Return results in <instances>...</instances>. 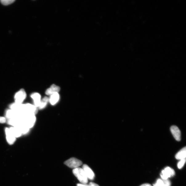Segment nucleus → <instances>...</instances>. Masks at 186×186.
<instances>
[{
    "instance_id": "f257e3e1",
    "label": "nucleus",
    "mask_w": 186,
    "mask_h": 186,
    "mask_svg": "<svg viewBox=\"0 0 186 186\" xmlns=\"http://www.w3.org/2000/svg\"><path fill=\"white\" fill-rule=\"evenodd\" d=\"M72 172L81 184H87L88 179L82 168H75Z\"/></svg>"
},
{
    "instance_id": "f03ea898",
    "label": "nucleus",
    "mask_w": 186,
    "mask_h": 186,
    "mask_svg": "<svg viewBox=\"0 0 186 186\" xmlns=\"http://www.w3.org/2000/svg\"><path fill=\"white\" fill-rule=\"evenodd\" d=\"M21 119L22 123L29 129H30L34 126L36 122V118L34 115L24 114L22 116Z\"/></svg>"
},
{
    "instance_id": "7ed1b4c3",
    "label": "nucleus",
    "mask_w": 186,
    "mask_h": 186,
    "mask_svg": "<svg viewBox=\"0 0 186 186\" xmlns=\"http://www.w3.org/2000/svg\"><path fill=\"white\" fill-rule=\"evenodd\" d=\"M38 112V107L30 103L23 104L22 113L24 114L35 115Z\"/></svg>"
},
{
    "instance_id": "20e7f679",
    "label": "nucleus",
    "mask_w": 186,
    "mask_h": 186,
    "mask_svg": "<svg viewBox=\"0 0 186 186\" xmlns=\"http://www.w3.org/2000/svg\"><path fill=\"white\" fill-rule=\"evenodd\" d=\"M64 164L69 168H79L82 164V161L77 158H72L66 161Z\"/></svg>"
},
{
    "instance_id": "39448f33",
    "label": "nucleus",
    "mask_w": 186,
    "mask_h": 186,
    "mask_svg": "<svg viewBox=\"0 0 186 186\" xmlns=\"http://www.w3.org/2000/svg\"><path fill=\"white\" fill-rule=\"evenodd\" d=\"M175 174V171L172 168L167 167L162 170L160 176L162 180H165L173 176Z\"/></svg>"
},
{
    "instance_id": "423d86ee",
    "label": "nucleus",
    "mask_w": 186,
    "mask_h": 186,
    "mask_svg": "<svg viewBox=\"0 0 186 186\" xmlns=\"http://www.w3.org/2000/svg\"><path fill=\"white\" fill-rule=\"evenodd\" d=\"M26 97V94L24 89H22L17 92L14 96L15 103L22 104Z\"/></svg>"
},
{
    "instance_id": "0eeeda50",
    "label": "nucleus",
    "mask_w": 186,
    "mask_h": 186,
    "mask_svg": "<svg viewBox=\"0 0 186 186\" xmlns=\"http://www.w3.org/2000/svg\"><path fill=\"white\" fill-rule=\"evenodd\" d=\"M170 131L173 137L177 141H180L181 140V132L178 127L172 126L170 127Z\"/></svg>"
},
{
    "instance_id": "6e6552de",
    "label": "nucleus",
    "mask_w": 186,
    "mask_h": 186,
    "mask_svg": "<svg viewBox=\"0 0 186 186\" xmlns=\"http://www.w3.org/2000/svg\"><path fill=\"white\" fill-rule=\"evenodd\" d=\"M85 172L86 175L88 179L92 180L95 177V174L93 171L88 165L84 164L82 168Z\"/></svg>"
},
{
    "instance_id": "1a4fd4ad",
    "label": "nucleus",
    "mask_w": 186,
    "mask_h": 186,
    "mask_svg": "<svg viewBox=\"0 0 186 186\" xmlns=\"http://www.w3.org/2000/svg\"><path fill=\"white\" fill-rule=\"evenodd\" d=\"M24 115L13 110H9L6 111V116L8 119L20 118Z\"/></svg>"
},
{
    "instance_id": "9d476101",
    "label": "nucleus",
    "mask_w": 186,
    "mask_h": 186,
    "mask_svg": "<svg viewBox=\"0 0 186 186\" xmlns=\"http://www.w3.org/2000/svg\"><path fill=\"white\" fill-rule=\"evenodd\" d=\"M5 132L8 143L10 145L13 144L16 140V138L13 135L8 128L5 129Z\"/></svg>"
},
{
    "instance_id": "9b49d317",
    "label": "nucleus",
    "mask_w": 186,
    "mask_h": 186,
    "mask_svg": "<svg viewBox=\"0 0 186 186\" xmlns=\"http://www.w3.org/2000/svg\"><path fill=\"white\" fill-rule=\"evenodd\" d=\"M60 91V87L53 84L50 88L46 90V94L48 95H51L54 93H59Z\"/></svg>"
},
{
    "instance_id": "f8f14e48",
    "label": "nucleus",
    "mask_w": 186,
    "mask_h": 186,
    "mask_svg": "<svg viewBox=\"0 0 186 186\" xmlns=\"http://www.w3.org/2000/svg\"><path fill=\"white\" fill-rule=\"evenodd\" d=\"M171 183L170 180L168 179L164 180L159 179L157 180L153 186H171Z\"/></svg>"
},
{
    "instance_id": "ddd939ff",
    "label": "nucleus",
    "mask_w": 186,
    "mask_h": 186,
    "mask_svg": "<svg viewBox=\"0 0 186 186\" xmlns=\"http://www.w3.org/2000/svg\"><path fill=\"white\" fill-rule=\"evenodd\" d=\"M31 97L34 100V106L38 107L41 101L40 95L38 93H34L31 95Z\"/></svg>"
},
{
    "instance_id": "4468645a",
    "label": "nucleus",
    "mask_w": 186,
    "mask_h": 186,
    "mask_svg": "<svg viewBox=\"0 0 186 186\" xmlns=\"http://www.w3.org/2000/svg\"><path fill=\"white\" fill-rule=\"evenodd\" d=\"M22 107L23 104H17L15 103L11 104L10 106L11 109L24 114L22 113Z\"/></svg>"
},
{
    "instance_id": "2eb2a0df",
    "label": "nucleus",
    "mask_w": 186,
    "mask_h": 186,
    "mask_svg": "<svg viewBox=\"0 0 186 186\" xmlns=\"http://www.w3.org/2000/svg\"><path fill=\"white\" fill-rule=\"evenodd\" d=\"M176 158L178 160L186 159V147L182 148L179 152L176 154Z\"/></svg>"
},
{
    "instance_id": "dca6fc26",
    "label": "nucleus",
    "mask_w": 186,
    "mask_h": 186,
    "mask_svg": "<svg viewBox=\"0 0 186 186\" xmlns=\"http://www.w3.org/2000/svg\"><path fill=\"white\" fill-rule=\"evenodd\" d=\"M22 122L21 119L19 118L9 119L8 121L9 124L14 127H18Z\"/></svg>"
},
{
    "instance_id": "f3484780",
    "label": "nucleus",
    "mask_w": 186,
    "mask_h": 186,
    "mask_svg": "<svg viewBox=\"0 0 186 186\" xmlns=\"http://www.w3.org/2000/svg\"><path fill=\"white\" fill-rule=\"evenodd\" d=\"M59 93H55L51 95L49 101L52 105H54L59 101Z\"/></svg>"
},
{
    "instance_id": "a211bd4d",
    "label": "nucleus",
    "mask_w": 186,
    "mask_h": 186,
    "mask_svg": "<svg viewBox=\"0 0 186 186\" xmlns=\"http://www.w3.org/2000/svg\"><path fill=\"white\" fill-rule=\"evenodd\" d=\"M16 127L19 130L20 132L22 133V134H26L30 130V129L26 126L25 124L23 123L22 122L18 127Z\"/></svg>"
},
{
    "instance_id": "6ab92c4d",
    "label": "nucleus",
    "mask_w": 186,
    "mask_h": 186,
    "mask_svg": "<svg viewBox=\"0 0 186 186\" xmlns=\"http://www.w3.org/2000/svg\"><path fill=\"white\" fill-rule=\"evenodd\" d=\"M9 129L11 133L16 138L20 137L22 135L19 130L16 127H11Z\"/></svg>"
},
{
    "instance_id": "aec40b11",
    "label": "nucleus",
    "mask_w": 186,
    "mask_h": 186,
    "mask_svg": "<svg viewBox=\"0 0 186 186\" xmlns=\"http://www.w3.org/2000/svg\"><path fill=\"white\" fill-rule=\"evenodd\" d=\"M49 101V98L47 97H45L41 101L40 105L38 107L39 109H42L46 107Z\"/></svg>"
},
{
    "instance_id": "412c9836",
    "label": "nucleus",
    "mask_w": 186,
    "mask_h": 186,
    "mask_svg": "<svg viewBox=\"0 0 186 186\" xmlns=\"http://www.w3.org/2000/svg\"><path fill=\"white\" fill-rule=\"evenodd\" d=\"M15 1L14 0H1V3L4 6H8L13 3Z\"/></svg>"
},
{
    "instance_id": "4be33fe9",
    "label": "nucleus",
    "mask_w": 186,
    "mask_h": 186,
    "mask_svg": "<svg viewBox=\"0 0 186 186\" xmlns=\"http://www.w3.org/2000/svg\"><path fill=\"white\" fill-rule=\"evenodd\" d=\"M185 162L186 159L180 160L178 164V167L179 169H181V168L184 167L185 163Z\"/></svg>"
},
{
    "instance_id": "5701e85b",
    "label": "nucleus",
    "mask_w": 186,
    "mask_h": 186,
    "mask_svg": "<svg viewBox=\"0 0 186 186\" xmlns=\"http://www.w3.org/2000/svg\"><path fill=\"white\" fill-rule=\"evenodd\" d=\"M6 122L5 118L3 117H0V123H4Z\"/></svg>"
},
{
    "instance_id": "b1692460",
    "label": "nucleus",
    "mask_w": 186,
    "mask_h": 186,
    "mask_svg": "<svg viewBox=\"0 0 186 186\" xmlns=\"http://www.w3.org/2000/svg\"><path fill=\"white\" fill-rule=\"evenodd\" d=\"M89 186H99L98 184H95V183L91 182L88 184Z\"/></svg>"
},
{
    "instance_id": "393cba45",
    "label": "nucleus",
    "mask_w": 186,
    "mask_h": 186,
    "mask_svg": "<svg viewBox=\"0 0 186 186\" xmlns=\"http://www.w3.org/2000/svg\"><path fill=\"white\" fill-rule=\"evenodd\" d=\"M77 186H89L88 184H78Z\"/></svg>"
},
{
    "instance_id": "a878e982",
    "label": "nucleus",
    "mask_w": 186,
    "mask_h": 186,
    "mask_svg": "<svg viewBox=\"0 0 186 186\" xmlns=\"http://www.w3.org/2000/svg\"><path fill=\"white\" fill-rule=\"evenodd\" d=\"M140 186H152L149 184H142L141 185H140Z\"/></svg>"
}]
</instances>
